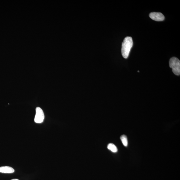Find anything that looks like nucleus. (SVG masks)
<instances>
[{
	"label": "nucleus",
	"instance_id": "nucleus-1",
	"mask_svg": "<svg viewBox=\"0 0 180 180\" xmlns=\"http://www.w3.org/2000/svg\"><path fill=\"white\" fill-rule=\"evenodd\" d=\"M133 45L132 38L130 37H126L122 44L121 54L125 59H127Z\"/></svg>",
	"mask_w": 180,
	"mask_h": 180
},
{
	"label": "nucleus",
	"instance_id": "nucleus-2",
	"mask_svg": "<svg viewBox=\"0 0 180 180\" xmlns=\"http://www.w3.org/2000/svg\"><path fill=\"white\" fill-rule=\"evenodd\" d=\"M169 65L175 75H180V61L178 58L175 57L171 58L169 60Z\"/></svg>",
	"mask_w": 180,
	"mask_h": 180
},
{
	"label": "nucleus",
	"instance_id": "nucleus-3",
	"mask_svg": "<svg viewBox=\"0 0 180 180\" xmlns=\"http://www.w3.org/2000/svg\"><path fill=\"white\" fill-rule=\"evenodd\" d=\"M44 112L41 108L37 107L36 108V115H35L34 121L37 123H41L44 121Z\"/></svg>",
	"mask_w": 180,
	"mask_h": 180
},
{
	"label": "nucleus",
	"instance_id": "nucleus-4",
	"mask_svg": "<svg viewBox=\"0 0 180 180\" xmlns=\"http://www.w3.org/2000/svg\"><path fill=\"white\" fill-rule=\"evenodd\" d=\"M149 16L152 19L156 21H163L165 19L164 15L161 12H151L149 14Z\"/></svg>",
	"mask_w": 180,
	"mask_h": 180
},
{
	"label": "nucleus",
	"instance_id": "nucleus-5",
	"mask_svg": "<svg viewBox=\"0 0 180 180\" xmlns=\"http://www.w3.org/2000/svg\"><path fill=\"white\" fill-rule=\"evenodd\" d=\"M14 170L11 167L8 166H4L0 167V172L5 174L14 173Z\"/></svg>",
	"mask_w": 180,
	"mask_h": 180
},
{
	"label": "nucleus",
	"instance_id": "nucleus-6",
	"mask_svg": "<svg viewBox=\"0 0 180 180\" xmlns=\"http://www.w3.org/2000/svg\"><path fill=\"white\" fill-rule=\"evenodd\" d=\"M108 148L109 150L112 151L113 153H116L118 151L117 147L113 143L109 144L108 146Z\"/></svg>",
	"mask_w": 180,
	"mask_h": 180
},
{
	"label": "nucleus",
	"instance_id": "nucleus-7",
	"mask_svg": "<svg viewBox=\"0 0 180 180\" xmlns=\"http://www.w3.org/2000/svg\"><path fill=\"white\" fill-rule=\"evenodd\" d=\"M120 139L124 146H127L128 145V140L126 136L123 135L120 137Z\"/></svg>",
	"mask_w": 180,
	"mask_h": 180
},
{
	"label": "nucleus",
	"instance_id": "nucleus-8",
	"mask_svg": "<svg viewBox=\"0 0 180 180\" xmlns=\"http://www.w3.org/2000/svg\"><path fill=\"white\" fill-rule=\"evenodd\" d=\"M19 180L18 179H12V180Z\"/></svg>",
	"mask_w": 180,
	"mask_h": 180
}]
</instances>
